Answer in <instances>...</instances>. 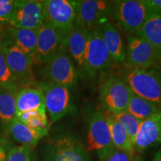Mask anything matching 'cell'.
Masks as SVG:
<instances>
[{
    "mask_svg": "<svg viewBox=\"0 0 161 161\" xmlns=\"http://www.w3.org/2000/svg\"><path fill=\"white\" fill-rule=\"evenodd\" d=\"M5 161H37V159L32 147L21 145L8 151Z\"/></svg>",
    "mask_w": 161,
    "mask_h": 161,
    "instance_id": "4316f807",
    "label": "cell"
},
{
    "mask_svg": "<svg viewBox=\"0 0 161 161\" xmlns=\"http://www.w3.org/2000/svg\"><path fill=\"white\" fill-rule=\"evenodd\" d=\"M153 161H161V148L160 150L157 152V154H155L154 158V160Z\"/></svg>",
    "mask_w": 161,
    "mask_h": 161,
    "instance_id": "1f68e13d",
    "label": "cell"
},
{
    "mask_svg": "<svg viewBox=\"0 0 161 161\" xmlns=\"http://www.w3.org/2000/svg\"><path fill=\"white\" fill-rule=\"evenodd\" d=\"M46 81L69 88L77 83L78 72L66 52L60 54L45 64Z\"/></svg>",
    "mask_w": 161,
    "mask_h": 161,
    "instance_id": "5bb4252c",
    "label": "cell"
},
{
    "mask_svg": "<svg viewBox=\"0 0 161 161\" xmlns=\"http://www.w3.org/2000/svg\"><path fill=\"white\" fill-rule=\"evenodd\" d=\"M14 3V0H0V25L9 24Z\"/></svg>",
    "mask_w": 161,
    "mask_h": 161,
    "instance_id": "f1b7e54d",
    "label": "cell"
},
{
    "mask_svg": "<svg viewBox=\"0 0 161 161\" xmlns=\"http://www.w3.org/2000/svg\"><path fill=\"white\" fill-rule=\"evenodd\" d=\"M19 86L17 79L14 76L8 66L4 56L3 49L0 44V87Z\"/></svg>",
    "mask_w": 161,
    "mask_h": 161,
    "instance_id": "83f0119b",
    "label": "cell"
},
{
    "mask_svg": "<svg viewBox=\"0 0 161 161\" xmlns=\"http://www.w3.org/2000/svg\"><path fill=\"white\" fill-rule=\"evenodd\" d=\"M19 86L0 87V122L8 125L16 117V96Z\"/></svg>",
    "mask_w": 161,
    "mask_h": 161,
    "instance_id": "603a6c76",
    "label": "cell"
},
{
    "mask_svg": "<svg viewBox=\"0 0 161 161\" xmlns=\"http://www.w3.org/2000/svg\"><path fill=\"white\" fill-rule=\"evenodd\" d=\"M103 114L109 126L111 140L116 149L134 154L133 145L124 127L119 122L114 114L105 110Z\"/></svg>",
    "mask_w": 161,
    "mask_h": 161,
    "instance_id": "7402d4cb",
    "label": "cell"
},
{
    "mask_svg": "<svg viewBox=\"0 0 161 161\" xmlns=\"http://www.w3.org/2000/svg\"><path fill=\"white\" fill-rule=\"evenodd\" d=\"M90 30L75 25L66 34V51L78 71L84 72V60Z\"/></svg>",
    "mask_w": 161,
    "mask_h": 161,
    "instance_id": "2e32d148",
    "label": "cell"
},
{
    "mask_svg": "<svg viewBox=\"0 0 161 161\" xmlns=\"http://www.w3.org/2000/svg\"><path fill=\"white\" fill-rule=\"evenodd\" d=\"M0 40H1V37H0Z\"/></svg>",
    "mask_w": 161,
    "mask_h": 161,
    "instance_id": "e575fe53",
    "label": "cell"
},
{
    "mask_svg": "<svg viewBox=\"0 0 161 161\" xmlns=\"http://www.w3.org/2000/svg\"><path fill=\"white\" fill-rule=\"evenodd\" d=\"M161 144V107L146 119L141 122L133 148L134 152H142Z\"/></svg>",
    "mask_w": 161,
    "mask_h": 161,
    "instance_id": "9a60e30c",
    "label": "cell"
},
{
    "mask_svg": "<svg viewBox=\"0 0 161 161\" xmlns=\"http://www.w3.org/2000/svg\"><path fill=\"white\" fill-rule=\"evenodd\" d=\"M131 92L124 78L111 76L100 86L101 105L105 111L113 114L125 111L128 109Z\"/></svg>",
    "mask_w": 161,
    "mask_h": 161,
    "instance_id": "8992f818",
    "label": "cell"
},
{
    "mask_svg": "<svg viewBox=\"0 0 161 161\" xmlns=\"http://www.w3.org/2000/svg\"><path fill=\"white\" fill-rule=\"evenodd\" d=\"M4 148H5V146H3V143H2V142H1V141H0V150H2Z\"/></svg>",
    "mask_w": 161,
    "mask_h": 161,
    "instance_id": "836d02e7",
    "label": "cell"
},
{
    "mask_svg": "<svg viewBox=\"0 0 161 161\" xmlns=\"http://www.w3.org/2000/svg\"><path fill=\"white\" fill-rule=\"evenodd\" d=\"M115 1L104 0H80L77 1L75 25L91 30L103 25L112 16Z\"/></svg>",
    "mask_w": 161,
    "mask_h": 161,
    "instance_id": "8fae6325",
    "label": "cell"
},
{
    "mask_svg": "<svg viewBox=\"0 0 161 161\" xmlns=\"http://www.w3.org/2000/svg\"><path fill=\"white\" fill-rule=\"evenodd\" d=\"M16 114L46 111L43 91L39 86H24L19 89L16 96Z\"/></svg>",
    "mask_w": 161,
    "mask_h": 161,
    "instance_id": "e0dca14e",
    "label": "cell"
},
{
    "mask_svg": "<svg viewBox=\"0 0 161 161\" xmlns=\"http://www.w3.org/2000/svg\"><path fill=\"white\" fill-rule=\"evenodd\" d=\"M113 60L102 37L100 26L90 31L86 47L84 72L93 77L109 68Z\"/></svg>",
    "mask_w": 161,
    "mask_h": 161,
    "instance_id": "52a82bcc",
    "label": "cell"
},
{
    "mask_svg": "<svg viewBox=\"0 0 161 161\" xmlns=\"http://www.w3.org/2000/svg\"><path fill=\"white\" fill-rule=\"evenodd\" d=\"M46 23L43 1H15L9 25L16 29L38 30Z\"/></svg>",
    "mask_w": 161,
    "mask_h": 161,
    "instance_id": "30bf717a",
    "label": "cell"
},
{
    "mask_svg": "<svg viewBox=\"0 0 161 161\" xmlns=\"http://www.w3.org/2000/svg\"><path fill=\"white\" fill-rule=\"evenodd\" d=\"M134 154L124 151L115 149L103 161H132Z\"/></svg>",
    "mask_w": 161,
    "mask_h": 161,
    "instance_id": "f546056e",
    "label": "cell"
},
{
    "mask_svg": "<svg viewBox=\"0 0 161 161\" xmlns=\"http://www.w3.org/2000/svg\"><path fill=\"white\" fill-rule=\"evenodd\" d=\"M39 87L43 91L46 113L52 122L60 119L72 108L69 88L48 81L42 82Z\"/></svg>",
    "mask_w": 161,
    "mask_h": 161,
    "instance_id": "4fadbf2b",
    "label": "cell"
},
{
    "mask_svg": "<svg viewBox=\"0 0 161 161\" xmlns=\"http://www.w3.org/2000/svg\"><path fill=\"white\" fill-rule=\"evenodd\" d=\"M114 115L116 119L119 121V122L124 127L127 134L129 136L130 142H131L132 145H134V140H135L136 135L137 134L138 129L140 128L142 121L136 118L135 116H133L127 110L117 113V114H114Z\"/></svg>",
    "mask_w": 161,
    "mask_h": 161,
    "instance_id": "484cf974",
    "label": "cell"
},
{
    "mask_svg": "<svg viewBox=\"0 0 161 161\" xmlns=\"http://www.w3.org/2000/svg\"><path fill=\"white\" fill-rule=\"evenodd\" d=\"M6 63L17 79V84L29 85L33 79V60L22 51L11 38H1Z\"/></svg>",
    "mask_w": 161,
    "mask_h": 161,
    "instance_id": "9c48e42d",
    "label": "cell"
},
{
    "mask_svg": "<svg viewBox=\"0 0 161 161\" xmlns=\"http://www.w3.org/2000/svg\"><path fill=\"white\" fill-rule=\"evenodd\" d=\"M8 130L12 137L21 143L33 148L43 137L48 135V130H38L29 128L17 118L13 119L8 124Z\"/></svg>",
    "mask_w": 161,
    "mask_h": 161,
    "instance_id": "ffe728a7",
    "label": "cell"
},
{
    "mask_svg": "<svg viewBox=\"0 0 161 161\" xmlns=\"http://www.w3.org/2000/svg\"><path fill=\"white\" fill-rule=\"evenodd\" d=\"M44 161H90L87 150L71 134L50 140L43 152Z\"/></svg>",
    "mask_w": 161,
    "mask_h": 161,
    "instance_id": "7a4b0ae2",
    "label": "cell"
},
{
    "mask_svg": "<svg viewBox=\"0 0 161 161\" xmlns=\"http://www.w3.org/2000/svg\"><path fill=\"white\" fill-rule=\"evenodd\" d=\"M124 63L128 69L159 67L161 57L146 40L136 35H130L128 38Z\"/></svg>",
    "mask_w": 161,
    "mask_h": 161,
    "instance_id": "ba28073f",
    "label": "cell"
},
{
    "mask_svg": "<svg viewBox=\"0 0 161 161\" xmlns=\"http://www.w3.org/2000/svg\"><path fill=\"white\" fill-rule=\"evenodd\" d=\"M102 37L114 63L122 64L125 60V49L118 29L109 20L101 27Z\"/></svg>",
    "mask_w": 161,
    "mask_h": 161,
    "instance_id": "ac0fdd59",
    "label": "cell"
},
{
    "mask_svg": "<svg viewBox=\"0 0 161 161\" xmlns=\"http://www.w3.org/2000/svg\"><path fill=\"white\" fill-rule=\"evenodd\" d=\"M16 118L29 128L38 130H49L46 111H30L16 114Z\"/></svg>",
    "mask_w": 161,
    "mask_h": 161,
    "instance_id": "d4e9b609",
    "label": "cell"
},
{
    "mask_svg": "<svg viewBox=\"0 0 161 161\" xmlns=\"http://www.w3.org/2000/svg\"><path fill=\"white\" fill-rule=\"evenodd\" d=\"M86 150L94 152L103 161L116 149L113 144L110 128L103 112L92 113L88 122Z\"/></svg>",
    "mask_w": 161,
    "mask_h": 161,
    "instance_id": "277c9868",
    "label": "cell"
},
{
    "mask_svg": "<svg viewBox=\"0 0 161 161\" xmlns=\"http://www.w3.org/2000/svg\"><path fill=\"white\" fill-rule=\"evenodd\" d=\"M10 38L24 53L29 55L35 64L36 47H37V30L16 29L10 26Z\"/></svg>",
    "mask_w": 161,
    "mask_h": 161,
    "instance_id": "44dd1931",
    "label": "cell"
},
{
    "mask_svg": "<svg viewBox=\"0 0 161 161\" xmlns=\"http://www.w3.org/2000/svg\"><path fill=\"white\" fill-rule=\"evenodd\" d=\"M46 23L60 31L67 32L75 25L77 1L44 0Z\"/></svg>",
    "mask_w": 161,
    "mask_h": 161,
    "instance_id": "7c38bea8",
    "label": "cell"
},
{
    "mask_svg": "<svg viewBox=\"0 0 161 161\" xmlns=\"http://www.w3.org/2000/svg\"><path fill=\"white\" fill-rule=\"evenodd\" d=\"M150 11L161 12V0H144Z\"/></svg>",
    "mask_w": 161,
    "mask_h": 161,
    "instance_id": "4dcf8cb0",
    "label": "cell"
},
{
    "mask_svg": "<svg viewBox=\"0 0 161 161\" xmlns=\"http://www.w3.org/2000/svg\"><path fill=\"white\" fill-rule=\"evenodd\" d=\"M134 35L148 42L161 57V12L150 11L144 24Z\"/></svg>",
    "mask_w": 161,
    "mask_h": 161,
    "instance_id": "d6986e66",
    "label": "cell"
},
{
    "mask_svg": "<svg viewBox=\"0 0 161 161\" xmlns=\"http://www.w3.org/2000/svg\"><path fill=\"white\" fill-rule=\"evenodd\" d=\"M149 12L144 0H122L115 1L112 16L121 29L134 35L144 24Z\"/></svg>",
    "mask_w": 161,
    "mask_h": 161,
    "instance_id": "3957f363",
    "label": "cell"
},
{
    "mask_svg": "<svg viewBox=\"0 0 161 161\" xmlns=\"http://www.w3.org/2000/svg\"><path fill=\"white\" fill-rule=\"evenodd\" d=\"M67 32L60 31L49 24L44 23L37 30L35 64H46L56 56L66 52Z\"/></svg>",
    "mask_w": 161,
    "mask_h": 161,
    "instance_id": "5b68a950",
    "label": "cell"
},
{
    "mask_svg": "<svg viewBox=\"0 0 161 161\" xmlns=\"http://www.w3.org/2000/svg\"><path fill=\"white\" fill-rule=\"evenodd\" d=\"M159 108L160 106L157 105L156 104L146 98L136 95L132 92L127 111L129 112L136 118L142 121L152 116Z\"/></svg>",
    "mask_w": 161,
    "mask_h": 161,
    "instance_id": "cb8c5ba5",
    "label": "cell"
},
{
    "mask_svg": "<svg viewBox=\"0 0 161 161\" xmlns=\"http://www.w3.org/2000/svg\"><path fill=\"white\" fill-rule=\"evenodd\" d=\"M132 161H144V160H142V159L141 158H140V157H138V156H135V157H134V158H133Z\"/></svg>",
    "mask_w": 161,
    "mask_h": 161,
    "instance_id": "d6a6232c",
    "label": "cell"
},
{
    "mask_svg": "<svg viewBox=\"0 0 161 161\" xmlns=\"http://www.w3.org/2000/svg\"><path fill=\"white\" fill-rule=\"evenodd\" d=\"M124 80L131 91L161 107V69H128Z\"/></svg>",
    "mask_w": 161,
    "mask_h": 161,
    "instance_id": "6da1fadb",
    "label": "cell"
}]
</instances>
